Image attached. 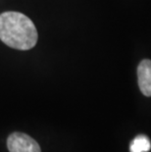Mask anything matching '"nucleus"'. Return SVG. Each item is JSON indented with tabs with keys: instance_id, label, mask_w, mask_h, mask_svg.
<instances>
[{
	"instance_id": "f257e3e1",
	"label": "nucleus",
	"mask_w": 151,
	"mask_h": 152,
	"mask_svg": "<svg viewBox=\"0 0 151 152\" xmlns=\"http://www.w3.org/2000/svg\"><path fill=\"white\" fill-rule=\"evenodd\" d=\"M37 30L30 18L19 12L0 14V39L18 50H30L37 42Z\"/></svg>"
},
{
	"instance_id": "7ed1b4c3",
	"label": "nucleus",
	"mask_w": 151,
	"mask_h": 152,
	"mask_svg": "<svg viewBox=\"0 0 151 152\" xmlns=\"http://www.w3.org/2000/svg\"><path fill=\"white\" fill-rule=\"evenodd\" d=\"M137 80L140 91L145 96H151V60H142L137 67Z\"/></svg>"
},
{
	"instance_id": "f03ea898",
	"label": "nucleus",
	"mask_w": 151,
	"mask_h": 152,
	"mask_svg": "<svg viewBox=\"0 0 151 152\" xmlns=\"http://www.w3.org/2000/svg\"><path fill=\"white\" fill-rule=\"evenodd\" d=\"M10 152H41L40 146L33 137L24 132H13L7 140Z\"/></svg>"
},
{
	"instance_id": "20e7f679",
	"label": "nucleus",
	"mask_w": 151,
	"mask_h": 152,
	"mask_svg": "<svg viewBox=\"0 0 151 152\" xmlns=\"http://www.w3.org/2000/svg\"><path fill=\"white\" fill-rule=\"evenodd\" d=\"M151 149L150 140L145 134H139L134 137L130 144L131 152H148Z\"/></svg>"
}]
</instances>
